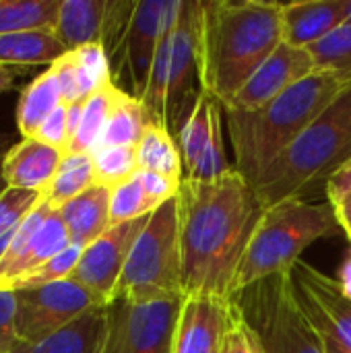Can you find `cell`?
<instances>
[{
	"label": "cell",
	"instance_id": "8",
	"mask_svg": "<svg viewBox=\"0 0 351 353\" xmlns=\"http://www.w3.org/2000/svg\"><path fill=\"white\" fill-rule=\"evenodd\" d=\"M184 298L112 300L106 306L101 353H172Z\"/></svg>",
	"mask_w": 351,
	"mask_h": 353
},
{
	"label": "cell",
	"instance_id": "46",
	"mask_svg": "<svg viewBox=\"0 0 351 353\" xmlns=\"http://www.w3.org/2000/svg\"><path fill=\"white\" fill-rule=\"evenodd\" d=\"M350 21H351V14H350Z\"/></svg>",
	"mask_w": 351,
	"mask_h": 353
},
{
	"label": "cell",
	"instance_id": "38",
	"mask_svg": "<svg viewBox=\"0 0 351 353\" xmlns=\"http://www.w3.org/2000/svg\"><path fill=\"white\" fill-rule=\"evenodd\" d=\"M221 353H261V347L257 343L254 333L248 329V325L236 314V310L232 308V323L228 327L225 339H223V347Z\"/></svg>",
	"mask_w": 351,
	"mask_h": 353
},
{
	"label": "cell",
	"instance_id": "34",
	"mask_svg": "<svg viewBox=\"0 0 351 353\" xmlns=\"http://www.w3.org/2000/svg\"><path fill=\"white\" fill-rule=\"evenodd\" d=\"M83 248L70 244L66 250H62L58 256H54L52 261H48L46 265L37 267L35 271L23 275L19 281H14V285L10 288V292L17 290H31V288H41V285H50V283H58L64 279H70V275L74 273L79 261H81Z\"/></svg>",
	"mask_w": 351,
	"mask_h": 353
},
{
	"label": "cell",
	"instance_id": "4",
	"mask_svg": "<svg viewBox=\"0 0 351 353\" xmlns=\"http://www.w3.org/2000/svg\"><path fill=\"white\" fill-rule=\"evenodd\" d=\"M351 159V83L261 176L254 186L263 209L302 199Z\"/></svg>",
	"mask_w": 351,
	"mask_h": 353
},
{
	"label": "cell",
	"instance_id": "15",
	"mask_svg": "<svg viewBox=\"0 0 351 353\" xmlns=\"http://www.w3.org/2000/svg\"><path fill=\"white\" fill-rule=\"evenodd\" d=\"M317 62L308 48H296L290 43H281L267 62L250 77V81L223 105V110L248 112L257 110L271 99L279 97L283 91L304 81L312 72H317Z\"/></svg>",
	"mask_w": 351,
	"mask_h": 353
},
{
	"label": "cell",
	"instance_id": "5",
	"mask_svg": "<svg viewBox=\"0 0 351 353\" xmlns=\"http://www.w3.org/2000/svg\"><path fill=\"white\" fill-rule=\"evenodd\" d=\"M339 232L341 225L329 201L290 199L265 209L238 265L232 296L267 277L292 273L310 244Z\"/></svg>",
	"mask_w": 351,
	"mask_h": 353
},
{
	"label": "cell",
	"instance_id": "17",
	"mask_svg": "<svg viewBox=\"0 0 351 353\" xmlns=\"http://www.w3.org/2000/svg\"><path fill=\"white\" fill-rule=\"evenodd\" d=\"M351 0H298L281 4L283 41L310 48L350 21Z\"/></svg>",
	"mask_w": 351,
	"mask_h": 353
},
{
	"label": "cell",
	"instance_id": "6",
	"mask_svg": "<svg viewBox=\"0 0 351 353\" xmlns=\"http://www.w3.org/2000/svg\"><path fill=\"white\" fill-rule=\"evenodd\" d=\"M184 298L178 196L159 205L139 234L112 300Z\"/></svg>",
	"mask_w": 351,
	"mask_h": 353
},
{
	"label": "cell",
	"instance_id": "47",
	"mask_svg": "<svg viewBox=\"0 0 351 353\" xmlns=\"http://www.w3.org/2000/svg\"><path fill=\"white\" fill-rule=\"evenodd\" d=\"M350 242H351V240H350Z\"/></svg>",
	"mask_w": 351,
	"mask_h": 353
},
{
	"label": "cell",
	"instance_id": "44",
	"mask_svg": "<svg viewBox=\"0 0 351 353\" xmlns=\"http://www.w3.org/2000/svg\"><path fill=\"white\" fill-rule=\"evenodd\" d=\"M4 188H6V184H4V180H2V174H0V192H2Z\"/></svg>",
	"mask_w": 351,
	"mask_h": 353
},
{
	"label": "cell",
	"instance_id": "19",
	"mask_svg": "<svg viewBox=\"0 0 351 353\" xmlns=\"http://www.w3.org/2000/svg\"><path fill=\"white\" fill-rule=\"evenodd\" d=\"M110 199L112 190L99 184H93L89 190L79 194L77 199L68 201L58 209L70 242L74 246L87 248L91 242H95L101 234H106L112 228L110 221Z\"/></svg>",
	"mask_w": 351,
	"mask_h": 353
},
{
	"label": "cell",
	"instance_id": "1",
	"mask_svg": "<svg viewBox=\"0 0 351 353\" xmlns=\"http://www.w3.org/2000/svg\"><path fill=\"white\" fill-rule=\"evenodd\" d=\"M263 205L232 168L215 180H182L178 190L182 294L232 300L234 279Z\"/></svg>",
	"mask_w": 351,
	"mask_h": 353
},
{
	"label": "cell",
	"instance_id": "32",
	"mask_svg": "<svg viewBox=\"0 0 351 353\" xmlns=\"http://www.w3.org/2000/svg\"><path fill=\"white\" fill-rule=\"evenodd\" d=\"M95 184L106 188H116L130 180L137 172V147H106L97 149L93 155Z\"/></svg>",
	"mask_w": 351,
	"mask_h": 353
},
{
	"label": "cell",
	"instance_id": "39",
	"mask_svg": "<svg viewBox=\"0 0 351 353\" xmlns=\"http://www.w3.org/2000/svg\"><path fill=\"white\" fill-rule=\"evenodd\" d=\"M14 292L0 290V353H14L19 337L14 331Z\"/></svg>",
	"mask_w": 351,
	"mask_h": 353
},
{
	"label": "cell",
	"instance_id": "29",
	"mask_svg": "<svg viewBox=\"0 0 351 353\" xmlns=\"http://www.w3.org/2000/svg\"><path fill=\"white\" fill-rule=\"evenodd\" d=\"M62 0H0V35L52 29Z\"/></svg>",
	"mask_w": 351,
	"mask_h": 353
},
{
	"label": "cell",
	"instance_id": "24",
	"mask_svg": "<svg viewBox=\"0 0 351 353\" xmlns=\"http://www.w3.org/2000/svg\"><path fill=\"white\" fill-rule=\"evenodd\" d=\"M62 105V93L52 68H46L33 83H29L17 103V126L23 139H33L43 120Z\"/></svg>",
	"mask_w": 351,
	"mask_h": 353
},
{
	"label": "cell",
	"instance_id": "45",
	"mask_svg": "<svg viewBox=\"0 0 351 353\" xmlns=\"http://www.w3.org/2000/svg\"><path fill=\"white\" fill-rule=\"evenodd\" d=\"M4 153H6V151H2V149H0V168H2V159H4Z\"/></svg>",
	"mask_w": 351,
	"mask_h": 353
},
{
	"label": "cell",
	"instance_id": "7",
	"mask_svg": "<svg viewBox=\"0 0 351 353\" xmlns=\"http://www.w3.org/2000/svg\"><path fill=\"white\" fill-rule=\"evenodd\" d=\"M230 302L254 333L261 353H325L321 335L296 300L292 273L244 288Z\"/></svg>",
	"mask_w": 351,
	"mask_h": 353
},
{
	"label": "cell",
	"instance_id": "26",
	"mask_svg": "<svg viewBox=\"0 0 351 353\" xmlns=\"http://www.w3.org/2000/svg\"><path fill=\"white\" fill-rule=\"evenodd\" d=\"M137 165L141 172L161 174L176 182L184 180L180 147L176 139L168 132V128L159 124H149L141 143L137 145Z\"/></svg>",
	"mask_w": 351,
	"mask_h": 353
},
{
	"label": "cell",
	"instance_id": "33",
	"mask_svg": "<svg viewBox=\"0 0 351 353\" xmlns=\"http://www.w3.org/2000/svg\"><path fill=\"white\" fill-rule=\"evenodd\" d=\"M319 70L345 72L351 68V21L308 48Z\"/></svg>",
	"mask_w": 351,
	"mask_h": 353
},
{
	"label": "cell",
	"instance_id": "30",
	"mask_svg": "<svg viewBox=\"0 0 351 353\" xmlns=\"http://www.w3.org/2000/svg\"><path fill=\"white\" fill-rule=\"evenodd\" d=\"M93 184H95L93 157L64 153L60 168H58L50 188L43 192V196L54 209H60L68 201H72L79 194H83L85 190H89Z\"/></svg>",
	"mask_w": 351,
	"mask_h": 353
},
{
	"label": "cell",
	"instance_id": "42",
	"mask_svg": "<svg viewBox=\"0 0 351 353\" xmlns=\"http://www.w3.org/2000/svg\"><path fill=\"white\" fill-rule=\"evenodd\" d=\"M350 246H351V242H350ZM339 285H341L343 294H345V296L351 300V254H350V259H348V263H345V267L341 269Z\"/></svg>",
	"mask_w": 351,
	"mask_h": 353
},
{
	"label": "cell",
	"instance_id": "18",
	"mask_svg": "<svg viewBox=\"0 0 351 353\" xmlns=\"http://www.w3.org/2000/svg\"><path fill=\"white\" fill-rule=\"evenodd\" d=\"M62 157V151L37 139H23L6 149L0 174L8 188L43 194L50 188Z\"/></svg>",
	"mask_w": 351,
	"mask_h": 353
},
{
	"label": "cell",
	"instance_id": "23",
	"mask_svg": "<svg viewBox=\"0 0 351 353\" xmlns=\"http://www.w3.org/2000/svg\"><path fill=\"white\" fill-rule=\"evenodd\" d=\"M68 50L52 29L0 35V66H52Z\"/></svg>",
	"mask_w": 351,
	"mask_h": 353
},
{
	"label": "cell",
	"instance_id": "36",
	"mask_svg": "<svg viewBox=\"0 0 351 353\" xmlns=\"http://www.w3.org/2000/svg\"><path fill=\"white\" fill-rule=\"evenodd\" d=\"M33 139H37V141H41V143H46V145L62 151V153H66V149H68V126H66V105L64 103L58 105L43 120V124L37 128Z\"/></svg>",
	"mask_w": 351,
	"mask_h": 353
},
{
	"label": "cell",
	"instance_id": "22",
	"mask_svg": "<svg viewBox=\"0 0 351 353\" xmlns=\"http://www.w3.org/2000/svg\"><path fill=\"white\" fill-rule=\"evenodd\" d=\"M182 0H170L166 21H163V31L155 50V58L151 64V74L149 83L143 95V105L149 114L151 124H159L166 128V97H168V81H170V58H172V41H174V29L178 21Z\"/></svg>",
	"mask_w": 351,
	"mask_h": 353
},
{
	"label": "cell",
	"instance_id": "41",
	"mask_svg": "<svg viewBox=\"0 0 351 353\" xmlns=\"http://www.w3.org/2000/svg\"><path fill=\"white\" fill-rule=\"evenodd\" d=\"M333 209H335L337 221L341 225V232H345L348 240H351V194L345 201H341L337 207H333Z\"/></svg>",
	"mask_w": 351,
	"mask_h": 353
},
{
	"label": "cell",
	"instance_id": "25",
	"mask_svg": "<svg viewBox=\"0 0 351 353\" xmlns=\"http://www.w3.org/2000/svg\"><path fill=\"white\" fill-rule=\"evenodd\" d=\"M151 124L149 114L141 99L116 89L110 118L97 149L106 147H137Z\"/></svg>",
	"mask_w": 351,
	"mask_h": 353
},
{
	"label": "cell",
	"instance_id": "12",
	"mask_svg": "<svg viewBox=\"0 0 351 353\" xmlns=\"http://www.w3.org/2000/svg\"><path fill=\"white\" fill-rule=\"evenodd\" d=\"M170 0H139L112 81L130 97L143 99Z\"/></svg>",
	"mask_w": 351,
	"mask_h": 353
},
{
	"label": "cell",
	"instance_id": "3",
	"mask_svg": "<svg viewBox=\"0 0 351 353\" xmlns=\"http://www.w3.org/2000/svg\"><path fill=\"white\" fill-rule=\"evenodd\" d=\"M350 83L343 72L317 70L257 110H223L234 149L232 168L254 188L261 176Z\"/></svg>",
	"mask_w": 351,
	"mask_h": 353
},
{
	"label": "cell",
	"instance_id": "16",
	"mask_svg": "<svg viewBox=\"0 0 351 353\" xmlns=\"http://www.w3.org/2000/svg\"><path fill=\"white\" fill-rule=\"evenodd\" d=\"M230 323V300L209 296L184 298L172 353H221Z\"/></svg>",
	"mask_w": 351,
	"mask_h": 353
},
{
	"label": "cell",
	"instance_id": "11",
	"mask_svg": "<svg viewBox=\"0 0 351 353\" xmlns=\"http://www.w3.org/2000/svg\"><path fill=\"white\" fill-rule=\"evenodd\" d=\"M223 105L201 91L176 143L182 153L184 180H215L232 170L223 145Z\"/></svg>",
	"mask_w": 351,
	"mask_h": 353
},
{
	"label": "cell",
	"instance_id": "13",
	"mask_svg": "<svg viewBox=\"0 0 351 353\" xmlns=\"http://www.w3.org/2000/svg\"><path fill=\"white\" fill-rule=\"evenodd\" d=\"M296 300L321 337L351 350V300L339 281L300 261L292 269Z\"/></svg>",
	"mask_w": 351,
	"mask_h": 353
},
{
	"label": "cell",
	"instance_id": "28",
	"mask_svg": "<svg viewBox=\"0 0 351 353\" xmlns=\"http://www.w3.org/2000/svg\"><path fill=\"white\" fill-rule=\"evenodd\" d=\"M116 85L108 83L101 89H97L91 97H87L85 105H83V116L77 128L74 139L70 141L66 153H74V155H93L101 143L108 118H110V110H112V101L116 95Z\"/></svg>",
	"mask_w": 351,
	"mask_h": 353
},
{
	"label": "cell",
	"instance_id": "31",
	"mask_svg": "<svg viewBox=\"0 0 351 353\" xmlns=\"http://www.w3.org/2000/svg\"><path fill=\"white\" fill-rule=\"evenodd\" d=\"M155 209H157V205L147 194V190L139 178V172L130 180L112 188V199H110V221H112V225L147 217Z\"/></svg>",
	"mask_w": 351,
	"mask_h": 353
},
{
	"label": "cell",
	"instance_id": "35",
	"mask_svg": "<svg viewBox=\"0 0 351 353\" xmlns=\"http://www.w3.org/2000/svg\"><path fill=\"white\" fill-rule=\"evenodd\" d=\"M41 194L19 190V188H4L0 192V238L6 236L10 230H14L29 211L39 203Z\"/></svg>",
	"mask_w": 351,
	"mask_h": 353
},
{
	"label": "cell",
	"instance_id": "2",
	"mask_svg": "<svg viewBox=\"0 0 351 353\" xmlns=\"http://www.w3.org/2000/svg\"><path fill=\"white\" fill-rule=\"evenodd\" d=\"M283 43L281 2L205 0L199 12L201 89L225 105Z\"/></svg>",
	"mask_w": 351,
	"mask_h": 353
},
{
	"label": "cell",
	"instance_id": "20",
	"mask_svg": "<svg viewBox=\"0 0 351 353\" xmlns=\"http://www.w3.org/2000/svg\"><path fill=\"white\" fill-rule=\"evenodd\" d=\"M103 333H106V306L91 310L50 335L48 339L25 345L19 341L14 353H101L103 350Z\"/></svg>",
	"mask_w": 351,
	"mask_h": 353
},
{
	"label": "cell",
	"instance_id": "10",
	"mask_svg": "<svg viewBox=\"0 0 351 353\" xmlns=\"http://www.w3.org/2000/svg\"><path fill=\"white\" fill-rule=\"evenodd\" d=\"M199 12L201 0H184L174 29L166 97V128L174 139H178L203 91L199 79Z\"/></svg>",
	"mask_w": 351,
	"mask_h": 353
},
{
	"label": "cell",
	"instance_id": "9",
	"mask_svg": "<svg viewBox=\"0 0 351 353\" xmlns=\"http://www.w3.org/2000/svg\"><path fill=\"white\" fill-rule=\"evenodd\" d=\"M14 331L21 343L35 345L83 314L103 308L87 288L72 279L14 292Z\"/></svg>",
	"mask_w": 351,
	"mask_h": 353
},
{
	"label": "cell",
	"instance_id": "27",
	"mask_svg": "<svg viewBox=\"0 0 351 353\" xmlns=\"http://www.w3.org/2000/svg\"><path fill=\"white\" fill-rule=\"evenodd\" d=\"M70 236H68V230L58 213V209H52L46 219L41 221V225L37 228V232L33 234L31 242H29V248L23 256V261L17 265L14 269V275L8 283V292L10 288L14 285V281H19L23 275L35 271L37 267L46 265L48 261H52L54 256H58L62 250H66L70 246Z\"/></svg>",
	"mask_w": 351,
	"mask_h": 353
},
{
	"label": "cell",
	"instance_id": "21",
	"mask_svg": "<svg viewBox=\"0 0 351 353\" xmlns=\"http://www.w3.org/2000/svg\"><path fill=\"white\" fill-rule=\"evenodd\" d=\"M103 14L106 0H62L54 33L68 52L99 43Z\"/></svg>",
	"mask_w": 351,
	"mask_h": 353
},
{
	"label": "cell",
	"instance_id": "40",
	"mask_svg": "<svg viewBox=\"0 0 351 353\" xmlns=\"http://www.w3.org/2000/svg\"><path fill=\"white\" fill-rule=\"evenodd\" d=\"M351 194V159L339 168L329 180H327V199L331 207H337L341 201H345Z\"/></svg>",
	"mask_w": 351,
	"mask_h": 353
},
{
	"label": "cell",
	"instance_id": "37",
	"mask_svg": "<svg viewBox=\"0 0 351 353\" xmlns=\"http://www.w3.org/2000/svg\"><path fill=\"white\" fill-rule=\"evenodd\" d=\"M50 68L56 74V81H58L64 105H70V103H77V101H85L83 95H81V85H79V77H77V68H74V60H72L70 52H66Z\"/></svg>",
	"mask_w": 351,
	"mask_h": 353
},
{
	"label": "cell",
	"instance_id": "14",
	"mask_svg": "<svg viewBox=\"0 0 351 353\" xmlns=\"http://www.w3.org/2000/svg\"><path fill=\"white\" fill-rule=\"evenodd\" d=\"M151 215L112 225L106 234H101L95 242L83 248L81 261L70 275L72 281L87 288L95 298H99L106 306L112 302L122 271L126 267L128 254L143 232L145 223Z\"/></svg>",
	"mask_w": 351,
	"mask_h": 353
},
{
	"label": "cell",
	"instance_id": "43",
	"mask_svg": "<svg viewBox=\"0 0 351 353\" xmlns=\"http://www.w3.org/2000/svg\"><path fill=\"white\" fill-rule=\"evenodd\" d=\"M323 339V345H325V353H351V350L343 347L341 343L333 341V339H327V337H321Z\"/></svg>",
	"mask_w": 351,
	"mask_h": 353
}]
</instances>
